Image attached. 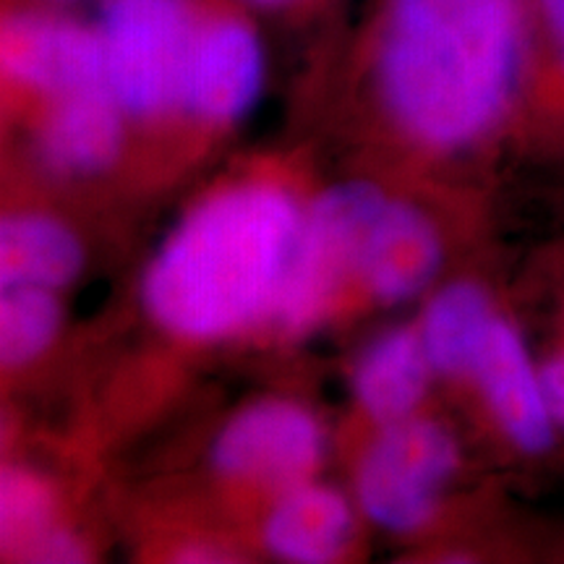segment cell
<instances>
[{"label": "cell", "mask_w": 564, "mask_h": 564, "mask_svg": "<svg viewBox=\"0 0 564 564\" xmlns=\"http://www.w3.org/2000/svg\"><path fill=\"white\" fill-rule=\"evenodd\" d=\"M468 377L476 379L494 419L520 449H549L554 440V413L544 390V377L535 373L512 324L499 316L491 322L474 352Z\"/></svg>", "instance_id": "obj_8"}, {"label": "cell", "mask_w": 564, "mask_h": 564, "mask_svg": "<svg viewBox=\"0 0 564 564\" xmlns=\"http://www.w3.org/2000/svg\"><path fill=\"white\" fill-rule=\"evenodd\" d=\"M253 3H259V6H282V3H288V0H253Z\"/></svg>", "instance_id": "obj_21"}, {"label": "cell", "mask_w": 564, "mask_h": 564, "mask_svg": "<svg viewBox=\"0 0 564 564\" xmlns=\"http://www.w3.org/2000/svg\"><path fill=\"white\" fill-rule=\"evenodd\" d=\"M497 319L491 303L474 282H455L429 303L421 340L432 369L468 377L474 352Z\"/></svg>", "instance_id": "obj_15"}, {"label": "cell", "mask_w": 564, "mask_h": 564, "mask_svg": "<svg viewBox=\"0 0 564 564\" xmlns=\"http://www.w3.org/2000/svg\"><path fill=\"white\" fill-rule=\"evenodd\" d=\"M322 449L319 423L303 408L259 403L223 429L212 457L225 476L267 486H299L312 476Z\"/></svg>", "instance_id": "obj_7"}, {"label": "cell", "mask_w": 564, "mask_h": 564, "mask_svg": "<svg viewBox=\"0 0 564 564\" xmlns=\"http://www.w3.org/2000/svg\"><path fill=\"white\" fill-rule=\"evenodd\" d=\"M121 147V116L110 89L63 97L40 137L45 165L63 175H91L108 167Z\"/></svg>", "instance_id": "obj_11"}, {"label": "cell", "mask_w": 564, "mask_h": 564, "mask_svg": "<svg viewBox=\"0 0 564 564\" xmlns=\"http://www.w3.org/2000/svg\"><path fill=\"white\" fill-rule=\"evenodd\" d=\"M541 6H544L549 30H552L556 47H560L564 58V0H541Z\"/></svg>", "instance_id": "obj_20"}, {"label": "cell", "mask_w": 564, "mask_h": 564, "mask_svg": "<svg viewBox=\"0 0 564 564\" xmlns=\"http://www.w3.org/2000/svg\"><path fill=\"white\" fill-rule=\"evenodd\" d=\"M53 497L37 476L6 470L0 481V533L6 552L30 556L51 528Z\"/></svg>", "instance_id": "obj_17"}, {"label": "cell", "mask_w": 564, "mask_h": 564, "mask_svg": "<svg viewBox=\"0 0 564 564\" xmlns=\"http://www.w3.org/2000/svg\"><path fill=\"white\" fill-rule=\"evenodd\" d=\"M82 267V246L66 225L51 217L19 215L0 228V282L3 288L66 285Z\"/></svg>", "instance_id": "obj_14"}, {"label": "cell", "mask_w": 564, "mask_h": 564, "mask_svg": "<svg viewBox=\"0 0 564 564\" xmlns=\"http://www.w3.org/2000/svg\"><path fill=\"white\" fill-rule=\"evenodd\" d=\"M541 377H544V390L549 405H552L554 421L564 426V356L554 358V361L541 371Z\"/></svg>", "instance_id": "obj_19"}, {"label": "cell", "mask_w": 564, "mask_h": 564, "mask_svg": "<svg viewBox=\"0 0 564 564\" xmlns=\"http://www.w3.org/2000/svg\"><path fill=\"white\" fill-rule=\"evenodd\" d=\"M523 61L518 0H392L377 79L400 129L440 150L502 118Z\"/></svg>", "instance_id": "obj_1"}, {"label": "cell", "mask_w": 564, "mask_h": 564, "mask_svg": "<svg viewBox=\"0 0 564 564\" xmlns=\"http://www.w3.org/2000/svg\"><path fill=\"white\" fill-rule=\"evenodd\" d=\"M0 58L13 82L55 100L110 89L100 34L51 13H13L0 32Z\"/></svg>", "instance_id": "obj_6"}, {"label": "cell", "mask_w": 564, "mask_h": 564, "mask_svg": "<svg viewBox=\"0 0 564 564\" xmlns=\"http://www.w3.org/2000/svg\"><path fill=\"white\" fill-rule=\"evenodd\" d=\"M82 546L74 535L63 531H51L37 546L32 549L26 560L32 562H79L82 560Z\"/></svg>", "instance_id": "obj_18"}, {"label": "cell", "mask_w": 564, "mask_h": 564, "mask_svg": "<svg viewBox=\"0 0 564 564\" xmlns=\"http://www.w3.org/2000/svg\"><path fill=\"white\" fill-rule=\"evenodd\" d=\"M442 264V243L426 215L384 199L358 249L356 274L382 301L411 299L432 282Z\"/></svg>", "instance_id": "obj_9"}, {"label": "cell", "mask_w": 564, "mask_h": 564, "mask_svg": "<svg viewBox=\"0 0 564 564\" xmlns=\"http://www.w3.org/2000/svg\"><path fill=\"white\" fill-rule=\"evenodd\" d=\"M301 215L291 196L243 186L204 202L147 272L144 301L175 335L220 337L278 306Z\"/></svg>", "instance_id": "obj_2"}, {"label": "cell", "mask_w": 564, "mask_h": 564, "mask_svg": "<svg viewBox=\"0 0 564 564\" xmlns=\"http://www.w3.org/2000/svg\"><path fill=\"white\" fill-rule=\"evenodd\" d=\"M262 76V45L251 26L236 19L212 21L196 37L186 102L209 121H232L259 97Z\"/></svg>", "instance_id": "obj_10"}, {"label": "cell", "mask_w": 564, "mask_h": 564, "mask_svg": "<svg viewBox=\"0 0 564 564\" xmlns=\"http://www.w3.org/2000/svg\"><path fill=\"white\" fill-rule=\"evenodd\" d=\"M455 465V440L440 423H390L364 457L358 499L373 523L400 533L415 531L434 514Z\"/></svg>", "instance_id": "obj_5"}, {"label": "cell", "mask_w": 564, "mask_h": 564, "mask_svg": "<svg viewBox=\"0 0 564 564\" xmlns=\"http://www.w3.org/2000/svg\"><path fill=\"white\" fill-rule=\"evenodd\" d=\"M352 533L350 507L340 494L322 486H293L274 507L264 525V541L280 560L322 564L348 546Z\"/></svg>", "instance_id": "obj_12"}, {"label": "cell", "mask_w": 564, "mask_h": 564, "mask_svg": "<svg viewBox=\"0 0 564 564\" xmlns=\"http://www.w3.org/2000/svg\"><path fill=\"white\" fill-rule=\"evenodd\" d=\"M384 204V196L369 183H348L333 188L314 204L301 223L293 262L274 312L288 329L312 327L356 272L364 232Z\"/></svg>", "instance_id": "obj_4"}, {"label": "cell", "mask_w": 564, "mask_h": 564, "mask_svg": "<svg viewBox=\"0 0 564 564\" xmlns=\"http://www.w3.org/2000/svg\"><path fill=\"white\" fill-rule=\"evenodd\" d=\"M196 37L186 0H105L100 40L118 105L158 116L186 100Z\"/></svg>", "instance_id": "obj_3"}, {"label": "cell", "mask_w": 564, "mask_h": 564, "mask_svg": "<svg viewBox=\"0 0 564 564\" xmlns=\"http://www.w3.org/2000/svg\"><path fill=\"white\" fill-rule=\"evenodd\" d=\"M429 371H432V361L421 337L408 329H394L379 337L358 364V400L366 413L387 426L411 419L426 392Z\"/></svg>", "instance_id": "obj_13"}, {"label": "cell", "mask_w": 564, "mask_h": 564, "mask_svg": "<svg viewBox=\"0 0 564 564\" xmlns=\"http://www.w3.org/2000/svg\"><path fill=\"white\" fill-rule=\"evenodd\" d=\"M0 361L21 366L37 358L58 333V303L45 288H3Z\"/></svg>", "instance_id": "obj_16"}]
</instances>
